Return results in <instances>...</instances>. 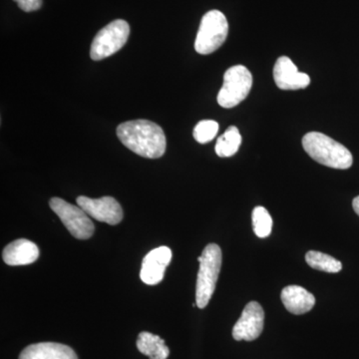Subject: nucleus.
I'll list each match as a JSON object with an SVG mask.
<instances>
[{
	"instance_id": "20e7f679",
	"label": "nucleus",
	"mask_w": 359,
	"mask_h": 359,
	"mask_svg": "<svg viewBox=\"0 0 359 359\" xmlns=\"http://www.w3.org/2000/svg\"><path fill=\"white\" fill-rule=\"evenodd\" d=\"M229 33V23L226 16L219 11H211L203 16L199 32L196 37V51L208 55L218 50L226 41Z\"/></svg>"
},
{
	"instance_id": "6e6552de",
	"label": "nucleus",
	"mask_w": 359,
	"mask_h": 359,
	"mask_svg": "<svg viewBox=\"0 0 359 359\" xmlns=\"http://www.w3.org/2000/svg\"><path fill=\"white\" fill-rule=\"evenodd\" d=\"M77 205L91 218L102 223L118 224L123 219L121 205L112 197H103L100 199L80 196L77 198Z\"/></svg>"
},
{
	"instance_id": "2eb2a0df",
	"label": "nucleus",
	"mask_w": 359,
	"mask_h": 359,
	"mask_svg": "<svg viewBox=\"0 0 359 359\" xmlns=\"http://www.w3.org/2000/svg\"><path fill=\"white\" fill-rule=\"evenodd\" d=\"M137 348L150 359H167L170 354L165 340L161 339L159 335L148 332H143L139 334Z\"/></svg>"
},
{
	"instance_id": "423d86ee",
	"label": "nucleus",
	"mask_w": 359,
	"mask_h": 359,
	"mask_svg": "<svg viewBox=\"0 0 359 359\" xmlns=\"http://www.w3.org/2000/svg\"><path fill=\"white\" fill-rule=\"evenodd\" d=\"M129 34L130 26L126 21H112L97 33L91 44L90 57L94 61L109 57L126 44Z\"/></svg>"
},
{
	"instance_id": "7ed1b4c3",
	"label": "nucleus",
	"mask_w": 359,
	"mask_h": 359,
	"mask_svg": "<svg viewBox=\"0 0 359 359\" xmlns=\"http://www.w3.org/2000/svg\"><path fill=\"white\" fill-rule=\"evenodd\" d=\"M198 262L200 263V269L196 289V304L198 308L205 309L214 294L221 271V248L216 244L208 245Z\"/></svg>"
},
{
	"instance_id": "f03ea898",
	"label": "nucleus",
	"mask_w": 359,
	"mask_h": 359,
	"mask_svg": "<svg viewBox=\"0 0 359 359\" xmlns=\"http://www.w3.org/2000/svg\"><path fill=\"white\" fill-rule=\"evenodd\" d=\"M302 147L314 161L334 169L346 170L353 166L351 151L320 132H311L302 138Z\"/></svg>"
},
{
	"instance_id": "0eeeda50",
	"label": "nucleus",
	"mask_w": 359,
	"mask_h": 359,
	"mask_svg": "<svg viewBox=\"0 0 359 359\" xmlns=\"http://www.w3.org/2000/svg\"><path fill=\"white\" fill-rule=\"evenodd\" d=\"M49 205L73 237L78 240H88L93 236L94 224L79 205L70 204L60 198H52Z\"/></svg>"
},
{
	"instance_id": "6ab92c4d",
	"label": "nucleus",
	"mask_w": 359,
	"mask_h": 359,
	"mask_svg": "<svg viewBox=\"0 0 359 359\" xmlns=\"http://www.w3.org/2000/svg\"><path fill=\"white\" fill-rule=\"evenodd\" d=\"M219 132V123L214 120H203L194 129V138L200 144L211 142Z\"/></svg>"
},
{
	"instance_id": "f3484780",
	"label": "nucleus",
	"mask_w": 359,
	"mask_h": 359,
	"mask_svg": "<svg viewBox=\"0 0 359 359\" xmlns=\"http://www.w3.org/2000/svg\"><path fill=\"white\" fill-rule=\"evenodd\" d=\"M306 261L311 268L325 273H337L342 269V264L337 259L316 250L309 252L306 255Z\"/></svg>"
},
{
	"instance_id": "39448f33",
	"label": "nucleus",
	"mask_w": 359,
	"mask_h": 359,
	"mask_svg": "<svg viewBox=\"0 0 359 359\" xmlns=\"http://www.w3.org/2000/svg\"><path fill=\"white\" fill-rule=\"evenodd\" d=\"M252 86V76L244 65L229 68L224 75V84L219 90L218 103L223 108H233L249 95Z\"/></svg>"
},
{
	"instance_id": "f8f14e48",
	"label": "nucleus",
	"mask_w": 359,
	"mask_h": 359,
	"mask_svg": "<svg viewBox=\"0 0 359 359\" xmlns=\"http://www.w3.org/2000/svg\"><path fill=\"white\" fill-rule=\"evenodd\" d=\"M2 257L8 266H26L37 261L39 249L32 241L20 238L4 248Z\"/></svg>"
},
{
	"instance_id": "ddd939ff",
	"label": "nucleus",
	"mask_w": 359,
	"mask_h": 359,
	"mask_svg": "<svg viewBox=\"0 0 359 359\" xmlns=\"http://www.w3.org/2000/svg\"><path fill=\"white\" fill-rule=\"evenodd\" d=\"M20 359H78L77 354L65 344L39 342L23 349Z\"/></svg>"
},
{
	"instance_id": "f257e3e1",
	"label": "nucleus",
	"mask_w": 359,
	"mask_h": 359,
	"mask_svg": "<svg viewBox=\"0 0 359 359\" xmlns=\"http://www.w3.org/2000/svg\"><path fill=\"white\" fill-rule=\"evenodd\" d=\"M117 136L132 152L148 159H158L166 152V136L159 125L148 120H134L118 126Z\"/></svg>"
},
{
	"instance_id": "aec40b11",
	"label": "nucleus",
	"mask_w": 359,
	"mask_h": 359,
	"mask_svg": "<svg viewBox=\"0 0 359 359\" xmlns=\"http://www.w3.org/2000/svg\"><path fill=\"white\" fill-rule=\"evenodd\" d=\"M18 4V7L25 13L39 11L42 6V0H13Z\"/></svg>"
},
{
	"instance_id": "9b49d317",
	"label": "nucleus",
	"mask_w": 359,
	"mask_h": 359,
	"mask_svg": "<svg viewBox=\"0 0 359 359\" xmlns=\"http://www.w3.org/2000/svg\"><path fill=\"white\" fill-rule=\"evenodd\" d=\"M273 79L276 86L282 90L304 89L311 84V77L299 72L294 63L287 56L276 60L273 67Z\"/></svg>"
},
{
	"instance_id": "dca6fc26",
	"label": "nucleus",
	"mask_w": 359,
	"mask_h": 359,
	"mask_svg": "<svg viewBox=\"0 0 359 359\" xmlns=\"http://www.w3.org/2000/svg\"><path fill=\"white\" fill-rule=\"evenodd\" d=\"M241 144H242V136L240 131L237 127L231 126L221 137H219L215 150L219 157H231L238 152Z\"/></svg>"
},
{
	"instance_id": "1a4fd4ad",
	"label": "nucleus",
	"mask_w": 359,
	"mask_h": 359,
	"mask_svg": "<svg viewBox=\"0 0 359 359\" xmlns=\"http://www.w3.org/2000/svg\"><path fill=\"white\" fill-rule=\"evenodd\" d=\"M264 313L261 304L250 302L245 306L242 316L233 328V337L238 341H252L264 330Z\"/></svg>"
},
{
	"instance_id": "a211bd4d",
	"label": "nucleus",
	"mask_w": 359,
	"mask_h": 359,
	"mask_svg": "<svg viewBox=\"0 0 359 359\" xmlns=\"http://www.w3.org/2000/svg\"><path fill=\"white\" fill-rule=\"evenodd\" d=\"M252 228L257 237L268 238L273 229V219L266 208L259 205L252 211Z\"/></svg>"
},
{
	"instance_id": "9d476101",
	"label": "nucleus",
	"mask_w": 359,
	"mask_h": 359,
	"mask_svg": "<svg viewBox=\"0 0 359 359\" xmlns=\"http://www.w3.org/2000/svg\"><path fill=\"white\" fill-rule=\"evenodd\" d=\"M172 259V250L168 247H159L151 250L144 257L140 271L142 282L155 285L162 282L165 271Z\"/></svg>"
},
{
	"instance_id": "412c9836",
	"label": "nucleus",
	"mask_w": 359,
	"mask_h": 359,
	"mask_svg": "<svg viewBox=\"0 0 359 359\" xmlns=\"http://www.w3.org/2000/svg\"><path fill=\"white\" fill-rule=\"evenodd\" d=\"M353 207L354 212H355L356 214H358L359 216V196L358 197H356L355 199L353 200Z\"/></svg>"
},
{
	"instance_id": "4468645a",
	"label": "nucleus",
	"mask_w": 359,
	"mask_h": 359,
	"mask_svg": "<svg viewBox=\"0 0 359 359\" xmlns=\"http://www.w3.org/2000/svg\"><path fill=\"white\" fill-rule=\"evenodd\" d=\"M282 302L290 313L304 314L309 313L316 304L313 294L299 285H289L282 290Z\"/></svg>"
}]
</instances>
